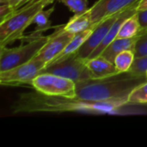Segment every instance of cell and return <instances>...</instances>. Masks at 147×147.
I'll use <instances>...</instances> for the list:
<instances>
[{
	"label": "cell",
	"mask_w": 147,
	"mask_h": 147,
	"mask_svg": "<svg viewBox=\"0 0 147 147\" xmlns=\"http://www.w3.org/2000/svg\"><path fill=\"white\" fill-rule=\"evenodd\" d=\"M127 105L122 102H95L86 101L78 97L50 96L40 91L21 94L12 104L11 111L17 113H64L88 112L90 114H114L120 108Z\"/></svg>",
	"instance_id": "1"
},
{
	"label": "cell",
	"mask_w": 147,
	"mask_h": 147,
	"mask_svg": "<svg viewBox=\"0 0 147 147\" xmlns=\"http://www.w3.org/2000/svg\"><path fill=\"white\" fill-rule=\"evenodd\" d=\"M146 82V74L120 72L102 78H91L78 83L76 84V94L77 97L86 101L122 102L127 105L131 92Z\"/></svg>",
	"instance_id": "2"
},
{
	"label": "cell",
	"mask_w": 147,
	"mask_h": 147,
	"mask_svg": "<svg viewBox=\"0 0 147 147\" xmlns=\"http://www.w3.org/2000/svg\"><path fill=\"white\" fill-rule=\"evenodd\" d=\"M47 0L28 2L0 22V47L20 39L26 28L33 23L36 14L47 5Z\"/></svg>",
	"instance_id": "3"
},
{
	"label": "cell",
	"mask_w": 147,
	"mask_h": 147,
	"mask_svg": "<svg viewBox=\"0 0 147 147\" xmlns=\"http://www.w3.org/2000/svg\"><path fill=\"white\" fill-rule=\"evenodd\" d=\"M51 37L52 34L40 35L27 41V44L16 47H0V71L12 69L33 59L49 41Z\"/></svg>",
	"instance_id": "4"
},
{
	"label": "cell",
	"mask_w": 147,
	"mask_h": 147,
	"mask_svg": "<svg viewBox=\"0 0 147 147\" xmlns=\"http://www.w3.org/2000/svg\"><path fill=\"white\" fill-rule=\"evenodd\" d=\"M52 73L69 78L76 84L94 78L86 65V61L81 59L77 53L54 63L46 65L41 73Z\"/></svg>",
	"instance_id": "5"
},
{
	"label": "cell",
	"mask_w": 147,
	"mask_h": 147,
	"mask_svg": "<svg viewBox=\"0 0 147 147\" xmlns=\"http://www.w3.org/2000/svg\"><path fill=\"white\" fill-rule=\"evenodd\" d=\"M32 87L43 94L66 97H77L76 83L52 73H40L32 81Z\"/></svg>",
	"instance_id": "6"
},
{
	"label": "cell",
	"mask_w": 147,
	"mask_h": 147,
	"mask_svg": "<svg viewBox=\"0 0 147 147\" xmlns=\"http://www.w3.org/2000/svg\"><path fill=\"white\" fill-rule=\"evenodd\" d=\"M45 66L46 63L44 61L34 57L25 64L0 71V84L3 86H32L33 79L41 73Z\"/></svg>",
	"instance_id": "7"
},
{
	"label": "cell",
	"mask_w": 147,
	"mask_h": 147,
	"mask_svg": "<svg viewBox=\"0 0 147 147\" xmlns=\"http://www.w3.org/2000/svg\"><path fill=\"white\" fill-rule=\"evenodd\" d=\"M122 11L105 18L104 20H102L95 26L93 32L91 33L90 37L86 40V41L81 46V47L77 52L78 55L81 59H83L85 61L87 60L89 56L93 53V51L102 42L109 30L110 29V28L117 20V18Z\"/></svg>",
	"instance_id": "8"
},
{
	"label": "cell",
	"mask_w": 147,
	"mask_h": 147,
	"mask_svg": "<svg viewBox=\"0 0 147 147\" xmlns=\"http://www.w3.org/2000/svg\"><path fill=\"white\" fill-rule=\"evenodd\" d=\"M63 27L52 34V37L50 38L49 41L43 47V48L36 56L37 59L44 61L46 65L53 62L54 59L62 53L74 35L71 33L65 31Z\"/></svg>",
	"instance_id": "9"
},
{
	"label": "cell",
	"mask_w": 147,
	"mask_h": 147,
	"mask_svg": "<svg viewBox=\"0 0 147 147\" xmlns=\"http://www.w3.org/2000/svg\"><path fill=\"white\" fill-rule=\"evenodd\" d=\"M140 0H97L90 8L93 25L98 24L105 18L121 12Z\"/></svg>",
	"instance_id": "10"
},
{
	"label": "cell",
	"mask_w": 147,
	"mask_h": 147,
	"mask_svg": "<svg viewBox=\"0 0 147 147\" xmlns=\"http://www.w3.org/2000/svg\"><path fill=\"white\" fill-rule=\"evenodd\" d=\"M140 1H138L136 3H134V4L130 5L129 7H127V9H125L119 16V17L117 18V20L115 22V23L112 25V27L110 28V29L109 30L107 35L105 36V38L103 39L102 42L93 51V53L89 56V58L87 59H93V58H96L99 55L102 54V53L103 52V50L115 40L117 38V35H118V33L121 29V27L122 25V23L130 16H132L133 15H134L138 9V5L140 3Z\"/></svg>",
	"instance_id": "11"
},
{
	"label": "cell",
	"mask_w": 147,
	"mask_h": 147,
	"mask_svg": "<svg viewBox=\"0 0 147 147\" xmlns=\"http://www.w3.org/2000/svg\"><path fill=\"white\" fill-rule=\"evenodd\" d=\"M86 65L94 78H102L120 73L115 67V65L102 55L87 59Z\"/></svg>",
	"instance_id": "12"
},
{
	"label": "cell",
	"mask_w": 147,
	"mask_h": 147,
	"mask_svg": "<svg viewBox=\"0 0 147 147\" xmlns=\"http://www.w3.org/2000/svg\"><path fill=\"white\" fill-rule=\"evenodd\" d=\"M138 39L139 35L131 38H116L103 50L101 55L114 63L116 56L120 53L126 50L134 52Z\"/></svg>",
	"instance_id": "13"
},
{
	"label": "cell",
	"mask_w": 147,
	"mask_h": 147,
	"mask_svg": "<svg viewBox=\"0 0 147 147\" xmlns=\"http://www.w3.org/2000/svg\"><path fill=\"white\" fill-rule=\"evenodd\" d=\"M96 25H92L90 28L82 31V32H79V33H77L73 35L72 39L70 40V42L67 44V46L65 47V49L62 51V53L54 59V60L51 63H54V62H58L75 53H77L78 51V49L81 47V46L86 41V40L90 37V35L91 34V33L93 32V29L95 28ZM50 63V64H51ZM49 65V64H48Z\"/></svg>",
	"instance_id": "14"
},
{
	"label": "cell",
	"mask_w": 147,
	"mask_h": 147,
	"mask_svg": "<svg viewBox=\"0 0 147 147\" xmlns=\"http://www.w3.org/2000/svg\"><path fill=\"white\" fill-rule=\"evenodd\" d=\"M54 10V7H52L51 9H47V10H44V9H41L40 10L34 21H33V23H35L36 24V28H35V31L31 33L28 36H24L22 35L21 39H22L23 40H26V41H29L36 37H39L41 35V33L51 28V21H50V16L51 15L53 14Z\"/></svg>",
	"instance_id": "15"
},
{
	"label": "cell",
	"mask_w": 147,
	"mask_h": 147,
	"mask_svg": "<svg viewBox=\"0 0 147 147\" xmlns=\"http://www.w3.org/2000/svg\"><path fill=\"white\" fill-rule=\"evenodd\" d=\"M90 10L88 9L85 12L75 15L68 21V22L63 27L64 30L73 34L82 32L92 26Z\"/></svg>",
	"instance_id": "16"
},
{
	"label": "cell",
	"mask_w": 147,
	"mask_h": 147,
	"mask_svg": "<svg viewBox=\"0 0 147 147\" xmlns=\"http://www.w3.org/2000/svg\"><path fill=\"white\" fill-rule=\"evenodd\" d=\"M141 25L140 22L137 12L132 16L128 17L121 25L118 33L117 38H131L138 35L141 31Z\"/></svg>",
	"instance_id": "17"
},
{
	"label": "cell",
	"mask_w": 147,
	"mask_h": 147,
	"mask_svg": "<svg viewBox=\"0 0 147 147\" xmlns=\"http://www.w3.org/2000/svg\"><path fill=\"white\" fill-rule=\"evenodd\" d=\"M134 59V52L131 50H126L120 53L116 56L114 64L115 65V67L119 72H126L130 70Z\"/></svg>",
	"instance_id": "18"
},
{
	"label": "cell",
	"mask_w": 147,
	"mask_h": 147,
	"mask_svg": "<svg viewBox=\"0 0 147 147\" xmlns=\"http://www.w3.org/2000/svg\"><path fill=\"white\" fill-rule=\"evenodd\" d=\"M127 104H147V82L136 87L131 92Z\"/></svg>",
	"instance_id": "19"
},
{
	"label": "cell",
	"mask_w": 147,
	"mask_h": 147,
	"mask_svg": "<svg viewBox=\"0 0 147 147\" xmlns=\"http://www.w3.org/2000/svg\"><path fill=\"white\" fill-rule=\"evenodd\" d=\"M75 15L85 12L88 8V0H59Z\"/></svg>",
	"instance_id": "20"
},
{
	"label": "cell",
	"mask_w": 147,
	"mask_h": 147,
	"mask_svg": "<svg viewBox=\"0 0 147 147\" xmlns=\"http://www.w3.org/2000/svg\"><path fill=\"white\" fill-rule=\"evenodd\" d=\"M128 71L136 75H146L147 71V55L135 58Z\"/></svg>",
	"instance_id": "21"
},
{
	"label": "cell",
	"mask_w": 147,
	"mask_h": 147,
	"mask_svg": "<svg viewBox=\"0 0 147 147\" xmlns=\"http://www.w3.org/2000/svg\"><path fill=\"white\" fill-rule=\"evenodd\" d=\"M139 39L135 46V58H140L147 55V33L138 34Z\"/></svg>",
	"instance_id": "22"
},
{
	"label": "cell",
	"mask_w": 147,
	"mask_h": 147,
	"mask_svg": "<svg viewBox=\"0 0 147 147\" xmlns=\"http://www.w3.org/2000/svg\"><path fill=\"white\" fill-rule=\"evenodd\" d=\"M30 1L32 0H0V3L9 4L15 9H18Z\"/></svg>",
	"instance_id": "23"
},
{
	"label": "cell",
	"mask_w": 147,
	"mask_h": 147,
	"mask_svg": "<svg viewBox=\"0 0 147 147\" xmlns=\"http://www.w3.org/2000/svg\"><path fill=\"white\" fill-rule=\"evenodd\" d=\"M137 14L139 16L140 22L141 25V31L145 30L147 28V9H142V10H138Z\"/></svg>",
	"instance_id": "24"
},
{
	"label": "cell",
	"mask_w": 147,
	"mask_h": 147,
	"mask_svg": "<svg viewBox=\"0 0 147 147\" xmlns=\"http://www.w3.org/2000/svg\"><path fill=\"white\" fill-rule=\"evenodd\" d=\"M147 9V0H140L137 9L138 10H142V9Z\"/></svg>",
	"instance_id": "25"
},
{
	"label": "cell",
	"mask_w": 147,
	"mask_h": 147,
	"mask_svg": "<svg viewBox=\"0 0 147 147\" xmlns=\"http://www.w3.org/2000/svg\"><path fill=\"white\" fill-rule=\"evenodd\" d=\"M35 1H39V0H32V2H35ZM50 3H54L55 1H59V0H47Z\"/></svg>",
	"instance_id": "26"
},
{
	"label": "cell",
	"mask_w": 147,
	"mask_h": 147,
	"mask_svg": "<svg viewBox=\"0 0 147 147\" xmlns=\"http://www.w3.org/2000/svg\"><path fill=\"white\" fill-rule=\"evenodd\" d=\"M145 33H147V28H146V29H145V30H142V31H140V33L139 34H145Z\"/></svg>",
	"instance_id": "27"
},
{
	"label": "cell",
	"mask_w": 147,
	"mask_h": 147,
	"mask_svg": "<svg viewBox=\"0 0 147 147\" xmlns=\"http://www.w3.org/2000/svg\"><path fill=\"white\" fill-rule=\"evenodd\" d=\"M146 77H147V71H146Z\"/></svg>",
	"instance_id": "28"
}]
</instances>
